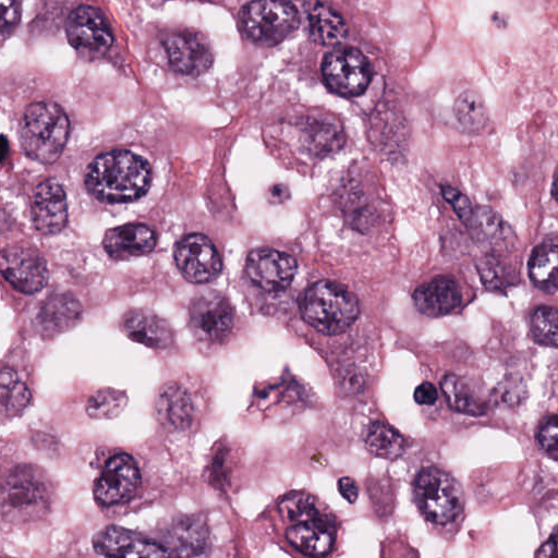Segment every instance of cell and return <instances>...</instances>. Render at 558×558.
Returning a JSON list of instances; mask_svg holds the SVG:
<instances>
[{
	"mask_svg": "<svg viewBox=\"0 0 558 558\" xmlns=\"http://www.w3.org/2000/svg\"><path fill=\"white\" fill-rule=\"evenodd\" d=\"M283 520L298 524L313 520L319 515L315 499L304 492L287 495L278 506Z\"/></svg>",
	"mask_w": 558,
	"mask_h": 558,
	"instance_id": "obj_34",
	"label": "cell"
},
{
	"mask_svg": "<svg viewBox=\"0 0 558 558\" xmlns=\"http://www.w3.org/2000/svg\"><path fill=\"white\" fill-rule=\"evenodd\" d=\"M413 397L418 404L430 405L436 402L438 392L433 384L424 381L416 387Z\"/></svg>",
	"mask_w": 558,
	"mask_h": 558,
	"instance_id": "obj_39",
	"label": "cell"
},
{
	"mask_svg": "<svg viewBox=\"0 0 558 558\" xmlns=\"http://www.w3.org/2000/svg\"><path fill=\"white\" fill-rule=\"evenodd\" d=\"M476 267L483 284L488 290L504 291L513 283L510 266L497 254L483 256Z\"/></svg>",
	"mask_w": 558,
	"mask_h": 558,
	"instance_id": "obj_33",
	"label": "cell"
},
{
	"mask_svg": "<svg viewBox=\"0 0 558 558\" xmlns=\"http://www.w3.org/2000/svg\"><path fill=\"white\" fill-rule=\"evenodd\" d=\"M165 47L169 61L177 71L198 75L213 62V53L207 39L193 31H181L167 37Z\"/></svg>",
	"mask_w": 558,
	"mask_h": 558,
	"instance_id": "obj_15",
	"label": "cell"
},
{
	"mask_svg": "<svg viewBox=\"0 0 558 558\" xmlns=\"http://www.w3.org/2000/svg\"><path fill=\"white\" fill-rule=\"evenodd\" d=\"M303 319L324 335H339L357 318V299L338 282L323 280L310 287L300 298Z\"/></svg>",
	"mask_w": 558,
	"mask_h": 558,
	"instance_id": "obj_3",
	"label": "cell"
},
{
	"mask_svg": "<svg viewBox=\"0 0 558 558\" xmlns=\"http://www.w3.org/2000/svg\"><path fill=\"white\" fill-rule=\"evenodd\" d=\"M174 260L183 277L194 283L216 279L222 267L215 245L201 233L189 234L177 243Z\"/></svg>",
	"mask_w": 558,
	"mask_h": 558,
	"instance_id": "obj_9",
	"label": "cell"
},
{
	"mask_svg": "<svg viewBox=\"0 0 558 558\" xmlns=\"http://www.w3.org/2000/svg\"><path fill=\"white\" fill-rule=\"evenodd\" d=\"M553 195L558 202V167L555 171L554 181H553Z\"/></svg>",
	"mask_w": 558,
	"mask_h": 558,
	"instance_id": "obj_43",
	"label": "cell"
},
{
	"mask_svg": "<svg viewBox=\"0 0 558 558\" xmlns=\"http://www.w3.org/2000/svg\"><path fill=\"white\" fill-rule=\"evenodd\" d=\"M125 391L113 388H100L87 400L86 413L96 420H111L118 416L128 404Z\"/></svg>",
	"mask_w": 558,
	"mask_h": 558,
	"instance_id": "obj_31",
	"label": "cell"
},
{
	"mask_svg": "<svg viewBox=\"0 0 558 558\" xmlns=\"http://www.w3.org/2000/svg\"><path fill=\"white\" fill-rule=\"evenodd\" d=\"M32 217L37 231L53 234L61 231L68 220L66 196L61 184L52 179L40 182L32 199Z\"/></svg>",
	"mask_w": 558,
	"mask_h": 558,
	"instance_id": "obj_16",
	"label": "cell"
},
{
	"mask_svg": "<svg viewBox=\"0 0 558 558\" xmlns=\"http://www.w3.org/2000/svg\"><path fill=\"white\" fill-rule=\"evenodd\" d=\"M65 31L69 43L77 50L105 52L112 44L104 14L89 5H81L70 13Z\"/></svg>",
	"mask_w": 558,
	"mask_h": 558,
	"instance_id": "obj_13",
	"label": "cell"
},
{
	"mask_svg": "<svg viewBox=\"0 0 558 558\" xmlns=\"http://www.w3.org/2000/svg\"><path fill=\"white\" fill-rule=\"evenodd\" d=\"M189 323L197 340L210 344L220 343L232 330L234 314L221 293L205 291L191 301Z\"/></svg>",
	"mask_w": 558,
	"mask_h": 558,
	"instance_id": "obj_7",
	"label": "cell"
},
{
	"mask_svg": "<svg viewBox=\"0 0 558 558\" xmlns=\"http://www.w3.org/2000/svg\"><path fill=\"white\" fill-rule=\"evenodd\" d=\"M453 111L459 123L469 131H478L487 122V110L482 97L474 90L463 92L456 100Z\"/></svg>",
	"mask_w": 558,
	"mask_h": 558,
	"instance_id": "obj_32",
	"label": "cell"
},
{
	"mask_svg": "<svg viewBox=\"0 0 558 558\" xmlns=\"http://www.w3.org/2000/svg\"><path fill=\"white\" fill-rule=\"evenodd\" d=\"M2 19L1 32L5 34L13 28L19 20V8L16 0H1Z\"/></svg>",
	"mask_w": 558,
	"mask_h": 558,
	"instance_id": "obj_38",
	"label": "cell"
},
{
	"mask_svg": "<svg viewBox=\"0 0 558 558\" xmlns=\"http://www.w3.org/2000/svg\"><path fill=\"white\" fill-rule=\"evenodd\" d=\"M122 332L150 349H166L174 339L170 325L151 312L132 310L121 320Z\"/></svg>",
	"mask_w": 558,
	"mask_h": 558,
	"instance_id": "obj_19",
	"label": "cell"
},
{
	"mask_svg": "<svg viewBox=\"0 0 558 558\" xmlns=\"http://www.w3.org/2000/svg\"><path fill=\"white\" fill-rule=\"evenodd\" d=\"M476 240L487 247L506 246L512 232L501 217L487 207L474 210L469 225Z\"/></svg>",
	"mask_w": 558,
	"mask_h": 558,
	"instance_id": "obj_27",
	"label": "cell"
},
{
	"mask_svg": "<svg viewBox=\"0 0 558 558\" xmlns=\"http://www.w3.org/2000/svg\"><path fill=\"white\" fill-rule=\"evenodd\" d=\"M303 126L304 144L316 155L335 151L343 143L340 125L329 118H310Z\"/></svg>",
	"mask_w": 558,
	"mask_h": 558,
	"instance_id": "obj_26",
	"label": "cell"
},
{
	"mask_svg": "<svg viewBox=\"0 0 558 558\" xmlns=\"http://www.w3.org/2000/svg\"><path fill=\"white\" fill-rule=\"evenodd\" d=\"M289 543L307 556H325L333 545L331 523L319 515L313 520L292 524L286 533Z\"/></svg>",
	"mask_w": 558,
	"mask_h": 558,
	"instance_id": "obj_24",
	"label": "cell"
},
{
	"mask_svg": "<svg viewBox=\"0 0 558 558\" xmlns=\"http://www.w3.org/2000/svg\"><path fill=\"white\" fill-rule=\"evenodd\" d=\"M441 191L445 199L452 206L458 217L469 226L474 215L469 198L451 186H444Z\"/></svg>",
	"mask_w": 558,
	"mask_h": 558,
	"instance_id": "obj_37",
	"label": "cell"
},
{
	"mask_svg": "<svg viewBox=\"0 0 558 558\" xmlns=\"http://www.w3.org/2000/svg\"><path fill=\"white\" fill-rule=\"evenodd\" d=\"M414 500L428 521L445 524L461 512L463 493L451 475L437 468H426L415 478Z\"/></svg>",
	"mask_w": 558,
	"mask_h": 558,
	"instance_id": "obj_5",
	"label": "cell"
},
{
	"mask_svg": "<svg viewBox=\"0 0 558 558\" xmlns=\"http://www.w3.org/2000/svg\"><path fill=\"white\" fill-rule=\"evenodd\" d=\"M327 85L343 96L362 94L371 81V66L364 54L352 47L329 52L322 65Z\"/></svg>",
	"mask_w": 558,
	"mask_h": 558,
	"instance_id": "obj_8",
	"label": "cell"
},
{
	"mask_svg": "<svg viewBox=\"0 0 558 558\" xmlns=\"http://www.w3.org/2000/svg\"><path fill=\"white\" fill-rule=\"evenodd\" d=\"M532 282L541 290H558V244L545 242L534 248L529 260Z\"/></svg>",
	"mask_w": 558,
	"mask_h": 558,
	"instance_id": "obj_25",
	"label": "cell"
},
{
	"mask_svg": "<svg viewBox=\"0 0 558 558\" xmlns=\"http://www.w3.org/2000/svg\"><path fill=\"white\" fill-rule=\"evenodd\" d=\"M1 272L17 291L28 294L41 290L48 280L46 260L40 253L19 245L2 250Z\"/></svg>",
	"mask_w": 558,
	"mask_h": 558,
	"instance_id": "obj_10",
	"label": "cell"
},
{
	"mask_svg": "<svg viewBox=\"0 0 558 558\" xmlns=\"http://www.w3.org/2000/svg\"><path fill=\"white\" fill-rule=\"evenodd\" d=\"M69 120L54 102L29 105L20 122V142L24 153L41 163L54 162L63 151L69 136Z\"/></svg>",
	"mask_w": 558,
	"mask_h": 558,
	"instance_id": "obj_2",
	"label": "cell"
},
{
	"mask_svg": "<svg viewBox=\"0 0 558 558\" xmlns=\"http://www.w3.org/2000/svg\"><path fill=\"white\" fill-rule=\"evenodd\" d=\"M141 481L138 468L126 453L111 457L97 477L94 495L105 506L129 500L136 492Z\"/></svg>",
	"mask_w": 558,
	"mask_h": 558,
	"instance_id": "obj_11",
	"label": "cell"
},
{
	"mask_svg": "<svg viewBox=\"0 0 558 558\" xmlns=\"http://www.w3.org/2000/svg\"><path fill=\"white\" fill-rule=\"evenodd\" d=\"M0 384L2 418L21 414L32 401V395L27 386L17 378L15 372L5 367L2 368Z\"/></svg>",
	"mask_w": 558,
	"mask_h": 558,
	"instance_id": "obj_29",
	"label": "cell"
},
{
	"mask_svg": "<svg viewBox=\"0 0 558 558\" xmlns=\"http://www.w3.org/2000/svg\"><path fill=\"white\" fill-rule=\"evenodd\" d=\"M156 235L144 225H125L110 229L104 236V247L114 259L146 255L154 250Z\"/></svg>",
	"mask_w": 558,
	"mask_h": 558,
	"instance_id": "obj_21",
	"label": "cell"
},
{
	"mask_svg": "<svg viewBox=\"0 0 558 558\" xmlns=\"http://www.w3.org/2000/svg\"><path fill=\"white\" fill-rule=\"evenodd\" d=\"M413 301L422 314L437 317L454 310L461 301V292L454 279L439 276L418 287Z\"/></svg>",
	"mask_w": 558,
	"mask_h": 558,
	"instance_id": "obj_22",
	"label": "cell"
},
{
	"mask_svg": "<svg viewBox=\"0 0 558 558\" xmlns=\"http://www.w3.org/2000/svg\"><path fill=\"white\" fill-rule=\"evenodd\" d=\"M245 270L248 278L260 289L279 292L292 282L295 271V259L277 250L260 247L253 250L246 258Z\"/></svg>",
	"mask_w": 558,
	"mask_h": 558,
	"instance_id": "obj_12",
	"label": "cell"
},
{
	"mask_svg": "<svg viewBox=\"0 0 558 558\" xmlns=\"http://www.w3.org/2000/svg\"><path fill=\"white\" fill-rule=\"evenodd\" d=\"M537 440L542 449L558 461V414L549 415L542 422Z\"/></svg>",
	"mask_w": 558,
	"mask_h": 558,
	"instance_id": "obj_36",
	"label": "cell"
},
{
	"mask_svg": "<svg viewBox=\"0 0 558 558\" xmlns=\"http://www.w3.org/2000/svg\"><path fill=\"white\" fill-rule=\"evenodd\" d=\"M151 178L150 166L129 150L99 155L88 166L85 184L88 192L104 203H128L144 195Z\"/></svg>",
	"mask_w": 558,
	"mask_h": 558,
	"instance_id": "obj_1",
	"label": "cell"
},
{
	"mask_svg": "<svg viewBox=\"0 0 558 558\" xmlns=\"http://www.w3.org/2000/svg\"><path fill=\"white\" fill-rule=\"evenodd\" d=\"M171 556H207L210 549L208 527L199 515H184L173 521L163 544Z\"/></svg>",
	"mask_w": 558,
	"mask_h": 558,
	"instance_id": "obj_17",
	"label": "cell"
},
{
	"mask_svg": "<svg viewBox=\"0 0 558 558\" xmlns=\"http://www.w3.org/2000/svg\"><path fill=\"white\" fill-rule=\"evenodd\" d=\"M536 556L558 557V526L555 529L547 542L538 548Z\"/></svg>",
	"mask_w": 558,
	"mask_h": 558,
	"instance_id": "obj_41",
	"label": "cell"
},
{
	"mask_svg": "<svg viewBox=\"0 0 558 558\" xmlns=\"http://www.w3.org/2000/svg\"><path fill=\"white\" fill-rule=\"evenodd\" d=\"M338 489L341 496L349 502H354L359 495L356 482L349 476L341 477L338 481Z\"/></svg>",
	"mask_w": 558,
	"mask_h": 558,
	"instance_id": "obj_40",
	"label": "cell"
},
{
	"mask_svg": "<svg viewBox=\"0 0 558 558\" xmlns=\"http://www.w3.org/2000/svg\"><path fill=\"white\" fill-rule=\"evenodd\" d=\"M241 23L254 41L271 46L298 28L299 13L287 0H253L243 8Z\"/></svg>",
	"mask_w": 558,
	"mask_h": 558,
	"instance_id": "obj_6",
	"label": "cell"
},
{
	"mask_svg": "<svg viewBox=\"0 0 558 558\" xmlns=\"http://www.w3.org/2000/svg\"><path fill=\"white\" fill-rule=\"evenodd\" d=\"M441 390L449 407L460 413L478 416L486 411L485 403L461 377L454 374H448L442 378Z\"/></svg>",
	"mask_w": 558,
	"mask_h": 558,
	"instance_id": "obj_28",
	"label": "cell"
},
{
	"mask_svg": "<svg viewBox=\"0 0 558 558\" xmlns=\"http://www.w3.org/2000/svg\"><path fill=\"white\" fill-rule=\"evenodd\" d=\"M82 306L69 293L50 295L40 305L35 325L45 336H54L73 328L81 319Z\"/></svg>",
	"mask_w": 558,
	"mask_h": 558,
	"instance_id": "obj_20",
	"label": "cell"
},
{
	"mask_svg": "<svg viewBox=\"0 0 558 558\" xmlns=\"http://www.w3.org/2000/svg\"><path fill=\"white\" fill-rule=\"evenodd\" d=\"M96 553L109 557H165L169 549L158 542L117 525L100 530L93 538Z\"/></svg>",
	"mask_w": 558,
	"mask_h": 558,
	"instance_id": "obj_14",
	"label": "cell"
},
{
	"mask_svg": "<svg viewBox=\"0 0 558 558\" xmlns=\"http://www.w3.org/2000/svg\"><path fill=\"white\" fill-rule=\"evenodd\" d=\"M365 444L372 454L385 459H397L405 449V440L402 435L381 422L371 425Z\"/></svg>",
	"mask_w": 558,
	"mask_h": 558,
	"instance_id": "obj_30",
	"label": "cell"
},
{
	"mask_svg": "<svg viewBox=\"0 0 558 558\" xmlns=\"http://www.w3.org/2000/svg\"><path fill=\"white\" fill-rule=\"evenodd\" d=\"M157 421L171 430L187 428L194 415V404L189 391L179 383L163 384L154 400Z\"/></svg>",
	"mask_w": 558,
	"mask_h": 558,
	"instance_id": "obj_18",
	"label": "cell"
},
{
	"mask_svg": "<svg viewBox=\"0 0 558 558\" xmlns=\"http://www.w3.org/2000/svg\"><path fill=\"white\" fill-rule=\"evenodd\" d=\"M269 197L274 203H282L289 197V191L283 184H275L269 189Z\"/></svg>",
	"mask_w": 558,
	"mask_h": 558,
	"instance_id": "obj_42",
	"label": "cell"
},
{
	"mask_svg": "<svg viewBox=\"0 0 558 558\" xmlns=\"http://www.w3.org/2000/svg\"><path fill=\"white\" fill-rule=\"evenodd\" d=\"M50 505V489L43 474L31 465L12 470L1 486V513L15 523L36 520Z\"/></svg>",
	"mask_w": 558,
	"mask_h": 558,
	"instance_id": "obj_4",
	"label": "cell"
},
{
	"mask_svg": "<svg viewBox=\"0 0 558 558\" xmlns=\"http://www.w3.org/2000/svg\"><path fill=\"white\" fill-rule=\"evenodd\" d=\"M308 37L320 45H335L343 41L348 26L341 15L319 0H310L304 5Z\"/></svg>",
	"mask_w": 558,
	"mask_h": 558,
	"instance_id": "obj_23",
	"label": "cell"
},
{
	"mask_svg": "<svg viewBox=\"0 0 558 558\" xmlns=\"http://www.w3.org/2000/svg\"><path fill=\"white\" fill-rule=\"evenodd\" d=\"M531 330L536 341L558 348V310L550 306L535 308L531 317Z\"/></svg>",
	"mask_w": 558,
	"mask_h": 558,
	"instance_id": "obj_35",
	"label": "cell"
}]
</instances>
